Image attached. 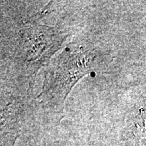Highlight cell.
<instances>
[{"label": "cell", "instance_id": "cell-1", "mask_svg": "<svg viewBox=\"0 0 146 146\" xmlns=\"http://www.w3.org/2000/svg\"><path fill=\"white\" fill-rule=\"evenodd\" d=\"M106 53L91 43H71L47 66L37 99L46 106L62 109L69 92L78 80L106 67Z\"/></svg>", "mask_w": 146, "mask_h": 146}, {"label": "cell", "instance_id": "cell-2", "mask_svg": "<svg viewBox=\"0 0 146 146\" xmlns=\"http://www.w3.org/2000/svg\"><path fill=\"white\" fill-rule=\"evenodd\" d=\"M21 41L16 48V59L36 72L60 48L62 34L44 26H29L22 29Z\"/></svg>", "mask_w": 146, "mask_h": 146}]
</instances>
